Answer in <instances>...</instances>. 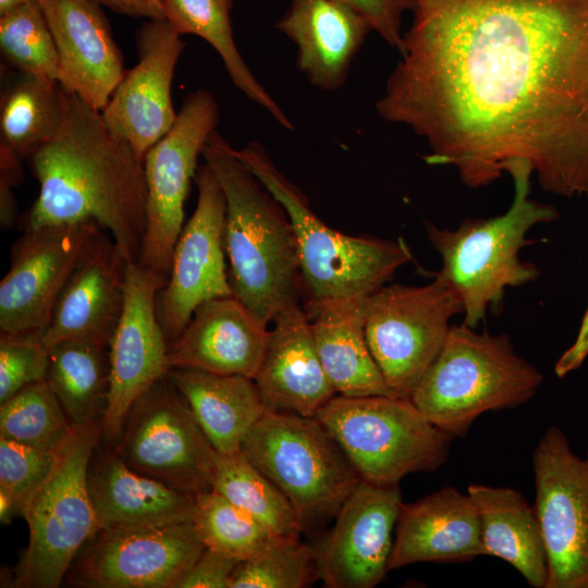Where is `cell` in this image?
I'll return each mask as SVG.
<instances>
[{
	"instance_id": "43",
	"label": "cell",
	"mask_w": 588,
	"mask_h": 588,
	"mask_svg": "<svg viewBox=\"0 0 588 588\" xmlns=\"http://www.w3.org/2000/svg\"><path fill=\"white\" fill-rule=\"evenodd\" d=\"M588 356V306L583 316L574 343L561 355L554 366V372L562 378L576 370Z\"/></svg>"
},
{
	"instance_id": "25",
	"label": "cell",
	"mask_w": 588,
	"mask_h": 588,
	"mask_svg": "<svg viewBox=\"0 0 588 588\" xmlns=\"http://www.w3.org/2000/svg\"><path fill=\"white\" fill-rule=\"evenodd\" d=\"M275 27L297 47V65L324 90L339 89L372 30L367 19L344 0H291Z\"/></svg>"
},
{
	"instance_id": "9",
	"label": "cell",
	"mask_w": 588,
	"mask_h": 588,
	"mask_svg": "<svg viewBox=\"0 0 588 588\" xmlns=\"http://www.w3.org/2000/svg\"><path fill=\"white\" fill-rule=\"evenodd\" d=\"M100 439L101 420L73 426L70 437L56 452L51 471L24 515L29 541L13 587H59L74 558L98 532L87 473Z\"/></svg>"
},
{
	"instance_id": "2",
	"label": "cell",
	"mask_w": 588,
	"mask_h": 588,
	"mask_svg": "<svg viewBox=\"0 0 588 588\" xmlns=\"http://www.w3.org/2000/svg\"><path fill=\"white\" fill-rule=\"evenodd\" d=\"M26 160L39 194L24 230L93 220L128 262H138L146 232L144 162L107 127L100 111L68 91L59 130Z\"/></svg>"
},
{
	"instance_id": "35",
	"label": "cell",
	"mask_w": 588,
	"mask_h": 588,
	"mask_svg": "<svg viewBox=\"0 0 588 588\" xmlns=\"http://www.w3.org/2000/svg\"><path fill=\"white\" fill-rule=\"evenodd\" d=\"M192 522L205 548L237 561L279 537L212 489L195 495Z\"/></svg>"
},
{
	"instance_id": "30",
	"label": "cell",
	"mask_w": 588,
	"mask_h": 588,
	"mask_svg": "<svg viewBox=\"0 0 588 588\" xmlns=\"http://www.w3.org/2000/svg\"><path fill=\"white\" fill-rule=\"evenodd\" d=\"M5 69L0 99V148L26 160L59 130L68 90L59 81Z\"/></svg>"
},
{
	"instance_id": "24",
	"label": "cell",
	"mask_w": 588,
	"mask_h": 588,
	"mask_svg": "<svg viewBox=\"0 0 588 588\" xmlns=\"http://www.w3.org/2000/svg\"><path fill=\"white\" fill-rule=\"evenodd\" d=\"M483 556L477 509L468 495L442 487L403 503L395 526L389 571L421 562H463Z\"/></svg>"
},
{
	"instance_id": "18",
	"label": "cell",
	"mask_w": 588,
	"mask_h": 588,
	"mask_svg": "<svg viewBox=\"0 0 588 588\" xmlns=\"http://www.w3.org/2000/svg\"><path fill=\"white\" fill-rule=\"evenodd\" d=\"M403 504L399 485L362 480L343 502L316 548L319 579L328 588H373L389 572L393 532Z\"/></svg>"
},
{
	"instance_id": "45",
	"label": "cell",
	"mask_w": 588,
	"mask_h": 588,
	"mask_svg": "<svg viewBox=\"0 0 588 588\" xmlns=\"http://www.w3.org/2000/svg\"><path fill=\"white\" fill-rule=\"evenodd\" d=\"M29 0H0V15Z\"/></svg>"
},
{
	"instance_id": "22",
	"label": "cell",
	"mask_w": 588,
	"mask_h": 588,
	"mask_svg": "<svg viewBox=\"0 0 588 588\" xmlns=\"http://www.w3.org/2000/svg\"><path fill=\"white\" fill-rule=\"evenodd\" d=\"M271 323L254 378L261 399L268 411L316 417L336 393L319 358L310 319L296 305Z\"/></svg>"
},
{
	"instance_id": "15",
	"label": "cell",
	"mask_w": 588,
	"mask_h": 588,
	"mask_svg": "<svg viewBox=\"0 0 588 588\" xmlns=\"http://www.w3.org/2000/svg\"><path fill=\"white\" fill-rule=\"evenodd\" d=\"M102 231L93 220L25 229L0 282V331L44 333L69 277Z\"/></svg>"
},
{
	"instance_id": "7",
	"label": "cell",
	"mask_w": 588,
	"mask_h": 588,
	"mask_svg": "<svg viewBox=\"0 0 588 588\" xmlns=\"http://www.w3.org/2000/svg\"><path fill=\"white\" fill-rule=\"evenodd\" d=\"M362 480L391 486L407 475L436 471L453 437L428 420L409 399L334 395L316 415Z\"/></svg>"
},
{
	"instance_id": "17",
	"label": "cell",
	"mask_w": 588,
	"mask_h": 588,
	"mask_svg": "<svg viewBox=\"0 0 588 588\" xmlns=\"http://www.w3.org/2000/svg\"><path fill=\"white\" fill-rule=\"evenodd\" d=\"M166 283L138 262H128L122 314L109 343L110 389L101 439L114 446L133 403L167 377L169 341L159 322L156 298Z\"/></svg>"
},
{
	"instance_id": "27",
	"label": "cell",
	"mask_w": 588,
	"mask_h": 588,
	"mask_svg": "<svg viewBox=\"0 0 588 588\" xmlns=\"http://www.w3.org/2000/svg\"><path fill=\"white\" fill-rule=\"evenodd\" d=\"M368 299L331 302L307 313L317 352L338 395L396 396L388 387L367 342Z\"/></svg>"
},
{
	"instance_id": "34",
	"label": "cell",
	"mask_w": 588,
	"mask_h": 588,
	"mask_svg": "<svg viewBox=\"0 0 588 588\" xmlns=\"http://www.w3.org/2000/svg\"><path fill=\"white\" fill-rule=\"evenodd\" d=\"M73 425L46 380L30 384L0 404V437L57 452Z\"/></svg>"
},
{
	"instance_id": "16",
	"label": "cell",
	"mask_w": 588,
	"mask_h": 588,
	"mask_svg": "<svg viewBox=\"0 0 588 588\" xmlns=\"http://www.w3.org/2000/svg\"><path fill=\"white\" fill-rule=\"evenodd\" d=\"M192 520L99 529L75 569L93 588H176L204 551Z\"/></svg>"
},
{
	"instance_id": "37",
	"label": "cell",
	"mask_w": 588,
	"mask_h": 588,
	"mask_svg": "<svg viewBox=\"0 0 588 588\" xmlns=\"http://www.w3.org/2000/svg\"><path fill=\"white\" fill-rule=\"evenodd\" d=\"M319 579L316 548L299 537H275L240 561L231 588H302Z\"/></svg>"
},
{
	"instance_id": "23",
	"label": "cell",
	"mask_w": 588,
	"mask_h": 588,
	"mask_svg": "<svg viewBox=\"0 0 588 588\" xmlns=\"http://www.w3.org/2000/svg\"><path fill=\"white\" fill-rule=\"evenodd\" d=\"M268 326L233 295L200 304L181 334L169 343L171 368L255 378L262 362Z\"/></svg>"
},
{
	"instance_id": "40",
	"label": "cell",
	"mask_w": 588,
	"mask_h": 588,
	"mask_svg": "<svg viewBox=\"0 0 588 588\" xmlns=\"http://www.w3.org/2000/svg\"><path fill=\"white\" fill-rule=\"evenodd\" d=\"M358 10L369 22L372 30L391 47L403 50L402 17L412 11L411 0H344Z\"/></svg>"
},
{
	"instance_id": "46",
	"label": "cell",
	"mask_w": 588,
	"mask_h": 588,
	"mask_svg": "<svg viewBox=\"0 0 588 588\" xmlns=\"http://www.w3.org/2000/svg\"><path fill=\"white\" fill-rule=\"evenodd\" d=\"M586 456H588V451H587V454H586Z\"/></svg>"
},
{
	"instance_id": "12",
	"label": "cell",
	"mask_w": 588,
	"mask_h": 588,
	"mask_svg": "<svg viewBox=\"0 0 588 588\" xmlns=\"http://www.w3.org/2000/svg\"><path fill=\"white\" fill-rule=\"evenodd\" d=\"M113 448L132 469L183 492L211 489L217 451L168 377L133 403Z\"/></svg>"
},
{
	"instance_id": "31",
	"label": "cell",
	"mask_w": 588,
	"mask_h": 588,
	"mask_svg": "<svg viewBox=\"0 0 588 588\" xmlns=\"http://www.w3.org/2000/svg\"><path fill=\"white\" fill-rule=\"evenodd\" d=\"M46 381L73 426L102 419L110 389L109 346L61 341L48 348Z\"/></svg>"
},
{
	"instance_id": "13",
	"label": "cell",
	"mask_w": 588,
	"mask_h": 588,
	"mask_svg": "<svg viewBox=\"0 0 588 588\" xmlns=\"http://www.w3.org/2000/svg\"><path fill=\"white\" fill-rule=\"evenodd\" d=\"M535 511L548 562L546 588H588V456L558 426L532 452Z\"/></svg>"
},
{
	"instance_id": "29",
	"label": "cell",
	"mask_w": 588,
	"mask_h": 588,
	"mask_svg": "<svg viewBox=\"0 0 588 588\" xmlns=\"http://www.w3.org/2000/svg\"><path fill=\"white\" fill-rule=\"evenodd\" d=\"M479 516L483 555L513 566L535 588H546L548 562L534 506L516 489L471 483L467 488Z\"/></svg>"
},
{
	"instance_id": "1",
	"label": "cell",
	"mask_w": 588,
	"mask_h": 588,
	"mask_svg": "<svg viewBox=\"0 0 588 588\" xmlns=\"http://www.w3.org/2000/svg\"><path fill=\"white\" fill-rule=\"evenodd\" d=\"M377 111L471 188L535 174L588 196V0H411Z\"/></svg>"
},
{
	"instance_id": "11",
	"label": "cell",
	"mask_w": 588,
	"mask_h": 588,
	"mask_svg": "<svg viewBox=\"0 0 588 588\" xmlns=\"http://www.w3.org/2000/svg\"><path fill=\"white\" fill-rule=\"evenodd\" d=\"M219 121L208 90L186 96L175 122L146 154V232L138 264L167 283L172 254L184 225V205L203 148Z\"/></svg>"
},
{
	"instance_id": "4",
	"label": "cell",
	"mask_w": 588,
	"mask_h": 588,
	"mask_svg": "<svg viewBox=\"0 0 588 588\" xmlns=\"http://www.w3.org/2000/svg\"><path fill=\"white\" fill-rule=\"evenodd\" d=\"M236 157L286 210L293 224L307 302L305 311L327 303L370 297L412 259L402 240L354 236L330 228L311 210L307 197L250 142Z\"/></svg>"
},
{
	"instance_id": "14",
	"label": "cell",
	"mask_w": 588,
	"mask_h": 588,
	"mask_svg": "<svg viewBox=\"0 0 588 588\" xmlns=\"http://www.w3.org/2000/svg\"><path fill=\"white\" fill-rule=\"evenodd\" d=\"M195 182L196 208L176 240L168 281L156 298L157 316L169 343L181 334L200 304L233 295L225 264L223 188L206 162L197 169Z\"/></svg>"
},
{
	"instance_id": "39",
	"label": "cell",
	"mask_w": 588,
	"mask_h": 588,
	"mask_svg": "<svg viewBox=\"0 0 588 588\" xmlns=\"http://www.w3.org/2000/svg\"><path fill=\"white\" fill-rule=\"evenodd\" d=\"M42 334L0 331V404L46 380L49 354Z\"/></svg>"
},
{
	"instance_id": "8",
	"label": "cell",
	"mask_w": 588,
	"mask_h": 588,
	"mask_svg": "<svg viewBox=\"0 0 588 588\" xmlns=\"http://www.w3.org/2000/svg\"><path fill=\"white\" fill-rule=\"evenodd\" d=\"M240 451L286 497L303 531L336 514L362 481L316 417L267 411Z\"/></svg>"
},
{
	"instance_id": "10",
	"label": "cell",
	"mask_w": 588,
	"mask_h": 588,
	"mask_svg": "<svg viewBox=\"0 0 588 588\" xmlns=\"http://www.w3.org/2000/svg\"><path fill=\"white\" fill-rule=\"evenodd\" d=\"M463 313L456 294L439 278L426 285H383L367 304L369 348L391 391L409 399L440 353L450 319Z\"/></svg>"
},
{
	"instance_id": "38",
	"label": "cell",
	"mask_w": 588,
	"mask_h": 588,
	"mask_svg": "<svg viewBox=\"0 0 588 588\" xmlns=\"http://www.w3.org/2000/svg\"><path fill=\"white\" fill-rule=\"evenodd\" d=\"M54 457L56 452L0 437V492L12 500L23 517L32 498L50 474Z\"/></svg>"
},
{
	"instance_id": "19",
	"label": "cell",
	"mask_w": 588,
	"mask_h": 588,
	"mask_svg": "<svg viewBox=\"0 0 588 588\" xmlns=\"http://www.w3.org/2000/svg\"><path fill=\"white\" fill-rule=\"evenodd\" d=\"M135 39L138 62L125 70L101 117L144 162L175 122L171 86L185 42L166 19L146 20Z\"/></svg>"
},
{
	"instance_id": "42",
	"label": "cell",
	"mask_w": 588,
	"mask_h": 588,
	"mask_svg": "<svg viewBox=\"0 0 588 588\" xmlns=\"http://www.w3.org/2000/svg\"><path fill=\"white\" fill-rule=\"evenodd\" d=\"M23 161L10 151L0 148V224L2 230L14 225L17 217L13 187L22 180Z\"/></svg>"
},
{
	"instance_id": "20",
	"label": "cell",
	"mask_w": 588,
	"mask_h": 588,
	"mask_svg": "<svg viewBox=\"0 0 588 588\" xmlns=\"http://www.w3.org/2000/svg\"><path fill=\"white\" fill-rule=\"evenodd\" d=\"M58 52L59 83L102 111L125 69L109 21L93 0H38Z\"/></svg>"
},
{
	"instance_id": "32",
	"label": "cell",
	"mask_w": 588,
	"mask_h": 588,
	"mask_svg": "<svg viewBox=\"0 0 588 588\" xmlns=\"http://www.w3.org/2000/svg\"><path fill=\"white\" fill-rule=\"evenodd\" d=\"M162 4L166 20L179 35L193 34L209 42L220 56L232 83L281 126L294 128L256 79L235 45L230 19L233 0H162Z\"/></svg>"
},
{
	"instance_id": "26",
	"label": "cell",
	"mask_w": 588,
	"mask_h": 588,
	"mask_svg": "<svg viewBox=\"0 0 588 588\" xmlns=\"http://www.w3.org/2000/svg\"><path fill=\"white\" fill-rule=\"evenodd\" d=\"M106 444L95 448L87 473L99 529L192 520L195 495L132 469Z\"/></svg>"
},
{
	"instance_id": "3",
	"label": "cell",
	"mask_w": 588,
	"mask_h": 588,
	"mask_svg": "<svg viewBox=\"0 0 588 588\" xmlns=\"http://www.w3.org/2000/svg\"><path fill=\"white\" fill-rule=\"evenodd\" d=\"M201 156L225 195L223 238L232 294L269 326L281 311L299 305L303 289L293 224L280 201L217 131Z\"/></svg>"
},
{
	"instance_id": "6",
	"label": "cell",
	"mask_w": 588,
	"mask_h": 588,
	"mask_svg": "<svg viewBox=\"0 0 588 588\" xmlns=\"http://www.w3.org/2000/svg\"><path fill=\"white\" fill-rule=\"evenodd\" d=\"M514 198L509 210L488 219H467L450 231L426 224L430 243L440 254L442 280L463 305L464 324L476 328L488 310L501 304L507 287L538 278L537 266L522 261L519 249L527 245V232L558 218L554 207L529 198L531 173L511 175Z\"/></svg>"
},
{
	"instance_id": "21",
	"label": "cell",
	"mask_w": 588,
	"mask_h": 588,
	"mask_svg": "<svg viewBox=\"0 0 588 588\" xmlns=\"http://www.w3.org/2000/svg\"><path fill=\"white\" fill-rule=\"evenodd\" d=\"M128 261L102 231L72 271L42 340L47 348L66 340L108 345L120 320Z\"/></svg>"
},
{
	"instance_id": "28",
	"label": "cell",
	"mask_w": 588,
	"mask_h": 588,
	"mask_svg": "<svg viewBox=\"0 0 588 588\" xmlns=\"http://www.w3.org/2000/svg\"><path fill=\"white\" fill-rule=\"evenodd\" d=\"M167 377L220 453L240 452L247 432L268 411L253 378L189 368H171Z\"/></svg>"
},
{
	"instance_id": "41",
	"label": "cell",
	"mask_w": 588,
	"mask_h": 588,
	"mask_svg": "<svg viewBox=\"0 0 588 588\" xmlns=\"http://www.w3.org/2000/svg\"><path fill=\"white\" fill-rule=\"evenodd\" d=\"M240 561L205 548L176 588H231Z\"/></svg>"
},
{
	"instance_id": "5",
	"label": "cell",
	"mask_w": 588,
	"mask_h": 588,
	"mask_svg": "<svg viewBox=\"0 0 588 588\" xmlns=\"http://www.w3.org/2000/svg\"><path fill=\"white\" fill-rule=\"evenodd\" d=\"M542 380L507 335L478 333L463 323L451 327L409 400L438 428L464 438L482 414L529 401Z\"/></svg>"
},
{
	"instance_id": "33",
	"label": "cell",
	"mask_w": 588,
	"mask_h": 588,
	"mask_svg": "<svg viewBox=\"0 0 588 588\" xmlns=\"http://www.w3.org/2000/svg\"><path fill=\"white\" fill-rule=\"evenodd\" d=\"M211 489L250 514L273 535L299 537L301 522L281 490L243 453L217 451Z\"/></svg>"
},
{
	"instance_id": "44",
	"label": "cell",
	"mask_w": 588,
	"mask_h": 588,
	"mask_svg": "<svg viewBox=\"0 0 588 588\" xmlns=\"http://www.w3.org/2000/svg\"><path fill=\"white\" fill-rule=\"evenodd\" d=\"M115 13L145 20L166 19L162 0H93Z\"/></svg>"
},
{
	"instance_id": "36",
	"label": "cell",
	"mask_w": 588,
	"mask_h": 588,
	"mask_svg": "<svg viewBox=\"0 0 588 588\" xmlns=\"http://www.w3.org/2000/svg\"><path fill=\"white\" fill-rule=\"evenodd\" d=\"M0 51L11 70L60 78L57 48L38 0H29L0 15Z\"/></svg>"
}]
</instances>
